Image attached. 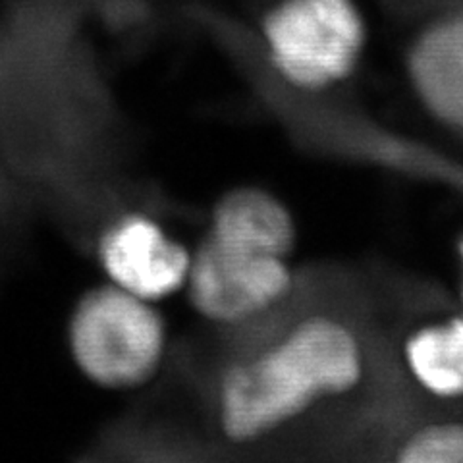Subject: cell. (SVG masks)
Returning <instances> with one entry per match:
<instances>
[{"instance_id":"30bf717a","label":"cell","mask_w":463,"mask_h":463,"mask_svg":"<svg viewBox=\"0 0 463 463\" xmlns=\"http://www.w3.org/2000/svg\"><path fill=\"white\" fill-rule=\"evenodd\" d=\"M456 255H458L459 269H461V272H459V299H461V307H463V234L456 243Z\"/></svg>"},{"instance_id":"6da1fadb","label":"cell","mask_w":463,"mask_h":463,"mask_svg":"<svg viewBox=\"0 0 463 463\" xmlns=\"http://www.w3.org/2000/svg\"><path fill=\"white\" fill-rule=\"evenodd\" d=\"M298 298V296H296ZM241 330L214 371L213 429L232 448H259L371 384L374 347L355 317L330 307H296Z\"/></svg>"},{"instance_id":"8992f818","label":"cell","mask_w":463,"mask_h":463,"mask_svg":"<svg viewBox=\"0 0 463 463\" xmlns=\"http://www.w3.org/2000/svg\"><path fill=\"white\" fill-rule=\"evenodd\" d=\"M405 78L429 118L463 137V10L419 29L405 52Z\"/></svg>"},{"instance_id":"ba28073f","label":"cell","mask_w":463,"mask_h":463,"mask_svg":"<svg viewBox=\"0 0 463 463\" xmlns=\"http://www.w3.org/2000/svg\"><path fill=\"white\" fill-rule=\"evenodd\" d=\"M402 369L423 394L463 400V315L415 326L402 342Z\"/></svg>"},{"instance_id":"9c48e42d","label":"cell","mask_w":463,"mask_h":463,"mask_svg":"<svg viewBox=\"0 0 463 463\" xmlns=\"http://www.w3.org/2000/svg\"><path fill=\"white\" fill-rule=\"evenodd\" d=\"M400 463H463V417H430L400 432L392 442Z\"/></svg>"},{"instance_id":"52a82bcc","label":"cell","mask_w":463,"mask_h":463,"mask_svg":"<svg viewBox=\"0 0 463 463\" xmlns=\"http://www.w3.org/2000/svg\"><path fill=\"white\" fill-rule=\"evenodd\" d=\"M207 234L224 243L289 259L298 245L292 209L260 185L232 187L216 199Z\"/></svg>"},{"instance_id":"7a4b0ae2","label":"cell","mask_w":463,"mask_h":463,"mask_svg":"<svg viewBox=\"0 0 463 463\" xmlns=\"http://www.w3.org/2000/svg\"><path fill=\"white\" fill-rule=\"evenodd\" d=\"M267 62L299 93L332 91L350 80L369 47L359 0H277L259 25Z\"/></svg>"},{"instance_id":"5b68a950","label":"cell","mask_w":463,"mask_h":463,"mask_svg":"<svg viewBox=\"0 0 463 463\" xmlns=\"http://www.w3.org/2000/svg\"><path fill=\"white\" fill-rule=\"evenodd\" d=\"M100 260L114 286L158 301L185 288L192 250L147 214H128L100 241Z\"/></svg>"},{"instance_id":"3957f363","label":"cell","mask_w":463,"mask_h":463,"mask_svg":"<svg viewBox=\"0 0 463 463\" xmlns=\"http://www.w3.org/2000/svg\"><path fill=\"white\" fill-rule=\"evenodd\" d=\"M185 294L207 323L248 330L280 313L299 294L292 259L224 243L209 234L192 251Z\"/></svg>"},{"instance_id":"277c9868","label":"cell","mask_w":463,"mask_h":463,"mask_svg":"<svg viewBox=\"0 0 463 463\" xmlns=\"http://www.w3.org/2000/svg\"><path fill=\"white\" fill-rule=\"evenodd\" d=\"M80 367L110 388L139 386L156 373L166 352V325L153 301L118 286L87 296L71 325Z\"/></svg>"}]
</instances>
